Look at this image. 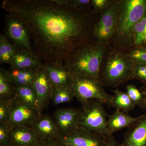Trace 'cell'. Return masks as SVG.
I'll list each match as a JSON object with an SVG mask.
<instances>
[{"label":"cell","instance_id":"8","mask_svg":"<svg viewBox=\"0 0 146 146\" xmlns=\"http://www.w3.org/2000/svg\"><path fill=\"white\" fill-rule=\"evenodd\" d=\"M5 35L18 50L33 53L31 39L28 29L18 18L7 14L5 15Z\"/></svg>","mask_w":146,"mask_h":146},{"label":"cell","instance_id":"23","mask_svg":"<svg viewBox=\"0 0 146 146\" xmlns=\"http://www.w3.org/2000/svg\"><path fill=\"white\" fill-rule=\"evenodd\" d=\"M75 98L72 88L61 86H54L51 96L53 104L57 106L72 101Z\"/></svg>","mask_w":146,"mask_h":146},{"label":"cell","instance_id":"33","mask_svg":"<svg viewBox=\"0 0 146 146\" xmlns=\"http://www.w3.org/2000/svg\"><path fill=\"white\" fill-rule=\"evenodd\" d=\"M31 146H63L56 140L43 139L39 140Z\"/></svg>","mask_w":146,"mask_h":146},{"label":"cell","instance_id":"3","mask_svg":"<svg viewBox=\"0 0 146 146\" xmlns=\"http://www.w3.org/2000/svg\"><path fill=\"white\" fill-rule=\"evenodd\" d=\"M133 66L126 52L108 45L102 61L98 80L104 87L117 88L133 80Z\"/></svg>","mask_w":146,"mask_h":146},{"label":"cell","instance_id":"21","mask_svg":"<svg viewBox=\"0 0 146 146\" xmlns=\"http://www.w3.org/2000/svg\"><path fill=\"white\" fill-rule=\"evenodd\" d=\"M114 93L112 107L116 110L127 112L133 110L136 106L130 99L126 92H123L118 89L112 90Z\"/></svg>","mask_w":146,"mask_h":146},{"label":"cell","instance_id":"32","mask_svg":"<svg viewBox=\"0 0 146 146\" xmlns=\"http://www.w3.org/2000/svg\"><path fill=\"white\" fill-rule=\"evenodd\" d=\"M112 0H91L92 10L95 14L100 15L112 3Z\"/></svg>","mask_w":146,"mask_h":146},{"label":"cell","instance_id":"14","mask_svg":"<svg viewBox=\"0 0 146 146\" xmlns=\"http://www.w3.org/2000/svg\"><path fill=\"white\" fill-rule=\"evenodd\" d=\"M124 146H146V113L141 119L128 128L124 134Z\"/></svg>","mask_w":146,"mask_h":146},{"label":"cell","instance_id":"31","mask_svg":"<svg viewBox=\"0 0 146 146\" xmlns=\"http://www.w3.org/2000/svg\"><path fill=\"white\" fill-rule=\"evenodd\" d=\"M11 128L5 123H0V146H12Z\"/></svg>","mask_w":146,"mask_h":146},{"label":"cell","instance_id":"35","mask_svg":"<svg viewBox=\"0 0 146 146\" xmlns=\"http://www.w3.org/2000/svg\"><path fill=\"white\" fill-rule=\"evenodd\" d=\"M142 92H143V94L144 99L142 106H141L140 108L141 109L145 110H146V86H144V89Z\"/></svg>","mask_w":146,"mask_h":146},{"label":"cell","instance_id":"11","mask_svg":"<svg viewBox=\"0 0 146 146\" xmlns=\"http://www.w3.org/2000/svg\"><path fill=\"white\" fill-rule=\"evenodd\" d=\"M31 85L36 92L38 109L42 113L48 106L54 86L48 78L42 64L35 69Z\"/></svg>","mask_w":146,"mask_h":146},{"label":"cell","instance_id":"16","mask_svg":"<svg viewBox=\"0 0 146 146\" xmlns=\"http://www.w3.org/2000/svg\"><path fill=\"white\" fill-rule=\"evenodd\" d=\"M43 63L42 59L33 53L17 49L9 63V69L35 70Z\"/></svg>","mask_w":146,"mask_h":146},{"label":"cell","instance_id":"27","mask_svg":"<svg viewBox=\"0 0 146 146\" xmlns=\"http://www.w3.org/2000/svg\"><path fill=\"white\" fill-rule=\"evenodd\" d=\"M127 52L133 64L146 63V45L133 47Z\"/></svg>","mask_w":146,"mask_h":146},{"label":"cell","instance_id":"13","mask_svg":"<svg viewBox=\"0 0 146 146\" xmlns=\"http://www.w3.org/2000/svg\"><path fill=\"white\" fill-rule=\"evenodd\" d=\"M48 78L53 86L72 88V76L65 68L64 60L42 63Z\"/></svg>","mask_w":146,"mask_h":146},{"label":"cell","instance_id":"36","mask_svg":"<svg viewBox=\"0 0 146 146\" xmlns=\"http://www.w3.org/2000/svg\"></svg>","mask_w":146,"mask_h":146},{"label":"cell","instance_id":"28","mask_svg":"<svg viewBox=\"0 0 146 146\" xmlns=\"http://www.w3.org/2000/svg\"><path fill=\"white\" fill-rule=\"evenodd\" d=\"M14 98L0 99V123H6L13 109Z\"/></svg>","mask_w":146,"mask_h":146},{"label":"cell","instance_id":"5","mask_svg":"<svg viewBox=\"0 0 146 146\" xmlns=\"http://www.w3.org/2000/svg\"><path fill=\"white\" fill-rule=\"evenodd\" d=\"M104 104L96 100H90L82 106L79 127L91 131L106 139L110 137L108 131L107 117Z\"/></svg>","mask_w":146,"mask_h":146},{"label":"cell","instance_id":"22","mask_svg":"<svg viewBox=\"0 0 146 146\" xmlns=\"http://www.w3.org/2000/svg\"><path fill=\"white\" fill-rule=\"evenodd\" d=\"M15 97L14 86L8 70L0 68V99L11 100Z\"/></svg>","mask_w":146,"mask_h":146},{"label":"cell","instance_id":"6","mask_svg":"<svg viewBox=\"0 0 146 146\" xmlns=\"http://www.w3.org/2000/svg\"><path fill=\"white\" fill-rule=\"evenodd\" d=\"M72 89L82 105L90 100L101 102L108 107L112 106L113 96L107 94L98 80L85 76L72 75Z\"/></svg>","mask_w":146,"mask_h":146},{"label":"cell","instance_id":"18","mask_svg":"<svg viewBox=\"0 0 146 146\" xmlns=\"http://www.w3.org/2000/svg\"><path fill=\"white\" fill-rule=\"evenodd\" d=\"M39 140L35 131L30 127L21 126L11 128L12 146H31Z\"/></svg>","mask_w":146,"mask_h":146},{"label":"cell","instance_id":"4","mask_svg":"<svg viewBox=\"0 0 146 146\" xmlns=\"http://www.w3.org/2000/svg\"><path fill=\"white\" fill-rule=\"evenodd\" d=\"M108 45L95 41L84 45L64 60L65 68L71 75L98 80Z\"/></svg>","mask_w":146,"mask_h":146},{"label":"cell","instance_id":"25","mask_svg":"<svg viewBox=\"0 0 146 146\" xmlns=\"http://www.w3.org/2000/svg\"><path fill=\"white\" fill-rule=\"evenodd\" d=\"M146 45V16L141 18L133 29V47Z\"/></svg>","mask_w":146,"mask_h":146},{"label":"cell","instance_id":"19","mask_svg":"<svg viewBox=\"0 0 146 146\" xmlns=\"http://www.w3.org/2000/svg\"><path fill=\"white\" fill-rule=\"evenodd\" d=\"M8 72L13 86L32 85L34 78L35 70L9 69Z\"/></svg>","mask_w":146,"mask_h":146},{"label":"cell","instance_id":"24","mask_svg":"<svg viewBox=\"0 0 146 146\" xmlns=\"http://www.w3.org/2000/svg\"><path fill=\"white\" fill-rule=\"evenodd\" d=\"M17 49L5 35H0V62L9 64Z\"/></svg>","mask_w":146,"mask_h":146},{"label":"cell","instance_id":"20","mask_svg":"<svg viewBox=\"0 0 146 146\" xmlns=\"http://www.w3.org/2000/svg\"><path fill=\"white\" fill-rule=\"evenodd\" d=\"M14 89L16 98L23 102L38 109L37 96L32 85L14 86Z\"/></svg>","mask_w":146,"mask_h":146},{"label":"cell","instance_id":"9","mask_svg":"<svg viewBox=\"0 0 146 146\" xmlns=\"http://www.w3.org/2000/svg\"><path fill=\"white\" fill-rule=\"evenodd\" d=\"M57 140L63 146H105L107 142V139L82 127Z\"/></svg>","mask_w":146,"mask_h":146},{"label":"cell","instance_id":"26","mask_svg":"<svg viewBox=\"0 0 146 146\" xmlns=\"http://www.w3.org/2000/svg\"><path fill=\"white\" fill-rule=\"evenodd\" d=\"M55 2L78 10H92L91 0H54Z\"/></svg>","mask_w":146,"mask_h":146},{"label":"cell","instance_id":"29","mask_svg":"<svg viewBox=\"0 0 146 146\" xmlns=\"http://www.w3.org/2000/svg\"><path fill=\"white\" fill-rule=\"evenodd\" d=\"M126 89V93L133 103L136 106L141 108L144 99L143 92L140 91L135 85L132 84L127 85Z\"/></svg>","mask_w":146,"mask_h":146},{"label":"cell","instance_id":"10","mask_svg":"<svg viewBox=\"0 0 146 146\" xmlns=\"http://www.w3.org/2000/svg\"><path fill=\"white\" fill-rule=\"evenodd\" d=\"M41 114L36 108L14 97L13 109L6 124L11 128L21 126L30 127Z\"/></svg>","mask_w":146,"mask_h":146},{"label":"cell","instance_id":"30","mask_svg":"<svg viewBox=\"0 0 146 146\" xmlns=\"http://www.w3.org/2000/svg\"><path fill=\"white\" fill-rule=\"evenodd\" d=\"M137 80L146 86V63L133 64L132 80Z\"/></svg>","mask_w":146,"mask_h":146},{"label":"cell","instance_id":"2","mask_svg":"<svg viewBox=\"0 0 146 146\" xmlns=\"http://www.w3.org/2000/svg\"><path fill=\"white\" fill-rule=\"evenodd\" d=\"M146 16V0H119L117 25L110 44L125 51L133 47L135 25Z\"/></svg>","mask_w":146,"mask_h":146},{"label":"cell","instance_id":"15","mask_svg":"<svg viewBox=\"0 0 146 146\" xmlns=\"http://www.w3.org/2000/svg\"><path fill=\"white\" fill-rule=\"evenodd\" d=\"M30 127L35 131L39 140H57L60 136L53 119L48 114H41Z\"/></svg>","mask_w":146,"mask_h":146},{"label":"cell","instance_id":"12","mask_svg":"<svg viewBox=\"0 0 146 146\" xmlns=\"http://www.w3.org/2000/svg\"><path fill=\"white\" fill-rule=\"evenodd\" d=\"M81 109L74 108L58 109L53 119L60 136L68 135L79 127V119Z\"/></svg>","mask_w":146,"mask_h":146},{"label":"cell","instance_id":"17","mask_svg":"<svg viewBox=\"0 0 146 146\" xmlns=\"http://www.w3.org/2000/svg\"><path fill=\"white\" fill-rule=\"evenodd\" d=\"M141 115L138 117H131L127 113L116 110L115 112L108 117L107 125L110 136L125 128H129L138 122Z\"/></svg>","mask_w":146,"mask_h":146},{"label":"cell","instance_id":"1","mask_svg":"<svg viewBox=\"0 0 146 146\" xmlns=\"http://www.w3.org/2000/svg\"><path fill=\"white\" fill-rule=\"evenodd\" d=\"M2 6L25 24L33 52L44 62L64 60L94 41L98 15L93 10H76L54 0H5Z\"/></svg>","mask_w":146,"mask_h":146},{"label":"cell","instance_id":"7","mask_svg":"<svg viewBox=\"0 0 146 146\" xmlns=\"http://www.w3.org/2000/svg\"><path fill=\"white\" fill-rule=\"evenodd\" d=\"M119 0H112L110 5L98 15L93 29L94 41L110 45L117 25Z\"/></svg>","mask_w":146,"mask_h":146},{"label":"cell","instance_id":"34","mask_svg":"<svg viewBox=\"0 0 146 146\" xmlns=\"http://www.w3.org/2000/svg\"><path fill=\"white\" fill-rule=\"evenodd\" d=\"M105 146H124L122 143H119L116 141L113 136H110L107 139V142Z\"/></svg>","mask_w":146,"mask_h":146}]
</instances>
